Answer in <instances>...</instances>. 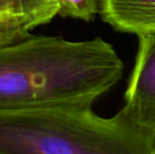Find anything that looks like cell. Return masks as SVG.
Wrapping results in <instances>:
<instances>
[{
  "mask_svg": "<svg viewBox=\"0 0 155 154\" xmlns=\"http://www.w3.org/2000/svg\"><path fill=\"white\" fill-rule=\"evenodd\" d=\"M33 30L51 22L59 12L58 0H11Z\"/></svg>",
  "mask_w": 155,
  "mask_h": 154,
  "instance_id": "8992f818",
  "label": "cell"
},
{
  "mask_svg": "<svg viewBox=\"0 0 155 154\" xmlns=\"http://www.w3.org/2000/svg\"><path fill=\"white\" fill-rule=\"evenodd\" d=\"M151 154H155V144H154V147H153V150H152V153Z\"/></svg>",
  "mask_w": 155,
  "mask_h": 154,
  "instance_id": "ba28073f",
  "label": "cell"
},
{
  "mask_svg": "<svg viewBox=\"0 0 155 154\" xmlns=\"http://www.w3.org/2000/svg\"><path fill=\"white\" fill-rule=\"evenodd\" d=\"M123 73V60L100 37L31 34L0 45V110L92 107Z\"/></svg>",
  "mask_w": 155,
  "mask_h": 154,
  "instance_id": "6da1fadb",
  "label": "cell"
},
{
  "mask_svg": "<svg viewBox=\"0 0 155 154\" xmlns=\"http://www.w3.org/2000/svg\"><path fill=\"white\" fill-rule=\"evenodd\" d=\"M138 50L120 112L140 129L155 135V33L137 35Z\"/></svg>",
  "mask_w": 155,
  "mask_h": 154,
  "instance_id": "3957f363",
  "label": "cell"
},
{
  "mask_svg": "<svg viewBox=\"0 0 155 154\" xmlns=\"http://www.w3.org/2000/svg\"><path fill=\"white\" fill-rule=\"evenodd\" d=\"M100 16L117 32L155 33V0H104Z\"/></svg>",
  "mask_w": 155,
  "mask_h": 154,
  "instance_id": "277c9868",
  "label": "cell"
},
{
  "mask_svg": "<svg viewBox=\"0 0 155 154\" xmlns=\"http://www.w3.org/2000/svg\"><path fill=\"white\" fill-rule=\"evenodd\" d=\"M154 144L120 111L104 118L78 106L0 110V154H151Z\"/></svg>",
  "mask_w": 155,
  "mask_h": 154,
  "instance_id": "7a4b0ae2",
  "label": "cell"
},
{
  "mask_svg": "<svg viewBox=\"0 0 155 154\" xmlns=\"http://www.w3.org/2000/svg\"><path fill=\"white\" fill-rule=\"evenodd\" d=\"M104 0H58V16L82 21H93L100 15Z\"/></svg>",
  "mask_w": 155,
  "mask_h": 154,
  "instance_id": "52a82bcc",
  "label": "cell"
},
{
  "mask_svg": "<svg viewBox=\"0 0 155 154\" xmlns=\"http://www.w3.org/2000/svg\"><path fill=\"white\" fill-rule=\"evenodd\" d=\"M33 28L11 0H0V45L17 42L31 35Z\"/></svg>",
  "mask_w": 155,
  "mask_h": 154,
  "instance_id": "5b68a950",
  "label": "cell"
}]
</instances>
